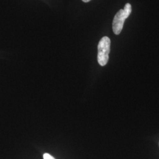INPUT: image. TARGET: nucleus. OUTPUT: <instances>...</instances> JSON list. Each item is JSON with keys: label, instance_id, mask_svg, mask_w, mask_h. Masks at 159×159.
Instances as JSON below:
<instances>
[{"label": "nucleus", "instance_id": "obj_1", "mask_svg": "<svg viewBox=\"0 0 159 159\" xmlns=\"http://www.w3.org/2000/svg\"><path fill=\"white\" fill-rule=\"evenodd\" d=\"M131 12V6L129 3H127L124 9H121L114 17L113 21V30L114 33L116 35L121 32L126 18L129 17Z\"/></svg>", "mask_w": 159, "mask_h": 159}, {"label": "nucleus", "instance_id": "obj_4", "mask_svg": "<svg viewBox=\"0 0 159 159\" xmlns=\"http://www.w3.org/2000/svg\"><path fill=\"white\" fill-rule=\"evenodd\" d=\"M83 2H89V1H90L91 0H82Z\"/></svg>", "mask_w": 159, "mask_h": 159}, {"label": "nucleus", "instance_id": "obj_3", "mask_svg": "<svg viewBox=\"0 0 159 159\" xmlns=\"http://www.w3.org/2000/svg\"><path fill=\"white\" fill-rule=\"evenodd\" d=\"M44 159H56L54 157H52L50 154L45 153L43 156Z\"/></svg>", "mask_w": 159, "mask_h": 159}, {"label": "nucleus", "instance_id": "obj_2", "mask_svg": "<svg viewBox=\"0 0 159 159\" xmlns=\"http://www.w3.org/2000/svg\"><path fill=\"white\" fill-rule=\"evenodd\" d=\"M111 41L108 37H103L98 44V63L101 66H104L108 63L110 51Z\"/></svg>", "mask_w": 159, "mask_h": 159}]
</instances>
